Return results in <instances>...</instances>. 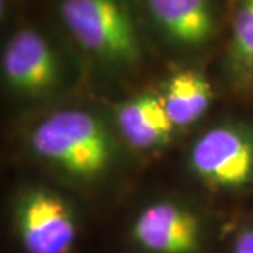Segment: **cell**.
I'll use <instances>...</instances> for the list:
<instances>
[{
    "instance_id": "obj_9",
    "label": "cell",
    "mask_w": 253,
    "mask_h": 253,
    "mask_svg": "<svg viewBox=\"0 0 253 253\" xmlns=\"http://www.w3.org/2000/svg\"><path fill=\"white\" fill-rule=\"evenodd\" d=\"M163 103L176 128L193 126L214 101V90L208 78L196 69H183L166 81Z\"/></svg>"
},
{
    "instance_id": "obj_7",
    "label": "cell",
    "mask_w": 253,
    "mask_h": 253,
    "mask_svg": "<svg viewBox=\"0 0 253 253\" xmlns=\"http://www.w3.org/2000/svg\"><path fill=\"white\" fill-rule=\"evenodd\" d=\"M114 118L120 135L139 151L161 148L170 142L176 131L161 93L155 91L139 93L117 104Z\"/></svg>"
},
{
    "instance_id": "obj_5",
    "label": "cell",
    "mask_w": 253,
    "mask_h": 253,
    "mask_svg": "<svg viewBox=\"0 0 253 253\" xmlns=\"http://www.w3.org/2000/svg\"><path fill=\"white\" fill-rule=\"evenodd\" d=\"M207 222L186 201L158 199L139 208L129 226V239L139 253H203Z\"/></svg>"
},
{
    "instance_id": "obj_10",
    "label": "cell",
    "mask_w": 253,
    "mask_h": 253,
    "mask_svg": "<svg viewBox=\"0 0 253 253\" xmlns=\"http://www.w3.org/2000/svg\"><path fill=\"white\" fill-rule=\"evenodd\" d=\"M226 66L238 84H245L253 78V0H241L236 9Z\"/></svg>"
},
{
    "instance_id": "obj_8",
    "label": "cell",
    "mask_w": 253,
    "mask_h": 253,
    "mask_svg": "<svg viewBox=\"0 0 253 253\" xmlns=\"http://www.w3.org/2000/svg\"><path fill=\"white\" fill-rule=\"evenodd\" d=\"M151 16L174 44L199 48L214 34L215 18L210 0H145Z\"/></svg>"
},
{
    "instance_id": "obj_11",
    "label": "cell",
    "mask_w": 253,
    "mask_h": 253,
    "mask_svg": "<svg viewBox=\"0 0 253 253\" xmlns=\"http://www.w3.org/2000/svg\"><path fill=\"white\" fill-rule=\"evenodd\" d=\"M229 253H253V221L245 222L235 231Z\"/></svg>"
},
{
    "instance_id": "obj_2",
    "label": "cell",
    "mask_w": 253,
    "mask_h": 253,
    "mask_svg": "<svg viewBox=\"0 0 253 253\" xmlns=\"http://www.w3.org/2000/svg\"><path fill=\"white\" fill-rule=\"evenodd\" d=\"M59 14L76 42L101 62L131 68L141 61L134 21L120 0H61Z\"/></svg>"
},
{
    "instance_id": "obj_4",
    "label": "cell",
    "mask_w": 253,
    "mask_h": 253,
    "mask_svg": "<svg viewBox=\"0 0 253 253\" xmlns=\"http://www.w3.org/2000/svg\"><path fill=\"white\" fill-rule=\"evenodd\" d=\"M190 172L212 190H241L253 180V129L222 123L206 129L191 144Z\"/></svg>"
},
{
    "instance_id": "obj_3",
    "label": "cell",
    "mask_w": 253,
    "mask_h": 253,
    "mask_svg": "<svg viewBox=\"0 0 253 253\" xmlns=\"http://www.w3.org/2000/svg\"><path fill=\"white\" fill-rule=\"evenodd\" d=\"M13 226L24 253H72L79 239L78 214L62 194L28 186L13 201Z\"/></svg>"
},
{
    "instance_id": "obj_1",
    "label": "cell",
    "mask_w": 253,
    "mask_h": 253,
    "mask_svg": "<svg viewBox=\"0 0 253 253\" xmlns=\"http://www.w3.org/2000/svg\"><path fill=\"white\" fill-rule=\"evenodd\" d=\"M28 145L41 162L81 183L101 179L117 159L111 129L99 116L81 109L42 118L31 129Z\"/></svg>"
},
{
    "instance_id": "obj_6",
    "label": "cell",
    "mask_w": 253,
    "mask_h": 253,
    "mask_svg": "<svg viewBox=\"0 0 253 253\" xmlns=\"http://www.w3.org/2000/svg\"><path fill=\"white\" fill-rule=\"evenodd\" d=\"M6 86L18 97L40 100L51 96L62 83L59 58L45 37L33 28L14 33L1 55Z\"/></svg>"
}]
</instances>
